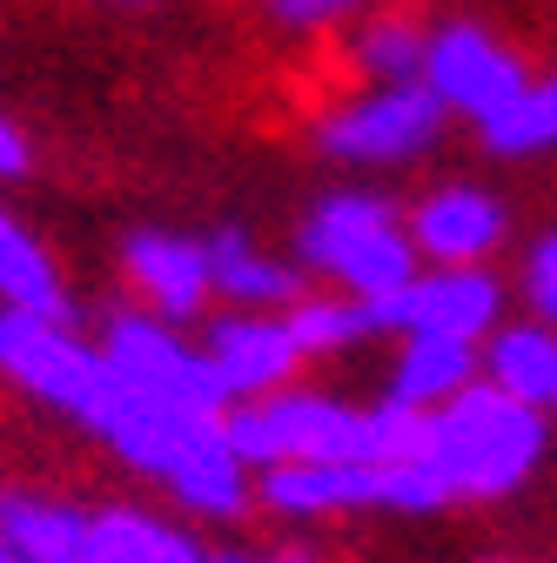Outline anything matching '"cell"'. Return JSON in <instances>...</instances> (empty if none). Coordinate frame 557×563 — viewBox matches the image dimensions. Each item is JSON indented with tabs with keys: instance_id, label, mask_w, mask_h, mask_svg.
I'll return each mask as SVG.
<instances>
[{
	"instance_id": "1",
	"label": "cell",
	"mask_w": 557,
	"mask_h": 563,
	"mask_svg": "<svg viewBox=\"0 0 557 563\" xmlns=\"http://www.w3.org/2000/svg\"><path fill=\"white\" fill-rule=\"evenodd\" d=\"M537 456H544V416L491 383H470L463 396L430 409V476L450 497H504Z\"/></svg>"
},
{
	"instance_id": "2",
	"label": "cell",
	"mask_w": 557,
	"mask_h": 563,
	"mask_svg": "<svg viewBox=\"0 0 557 563\" xmlns=\"http://www.w3.org/2000/svg\"><path fill=\"white\" fill-rule=\"evenodd\" d=\"M303 255L336 275L350 302H390L416 282V249L409 229L396 222V208L376 195H329L316 201V216L303 222Z\"/></svg>"
},
{
	"instance_id": "3",
	"label": "cell",
	"mask_w": 557,
	"mask_h": 563,
	"mask_svg": "<svg viewBox=\"0 0 557 563\" xmlns=\"http://www.w3.org/2000/svg\"><path fill=\"white\" fill-rule=\"evenodd\" d=\"M0 369L14 383H28L34 396L75 409L95 430H108L114 409H121V383L108 376L101 349H81L67 329L34 322V316H0Z\"/></svg>"
},
{
	"instance_id": "4",
	"label": "cell",
	"mask_w": 557,
	"mask_h": 563,
	"mask_svg": "<svg viewBox=\"0 0 557 563\" xmlns=\"http://www.w3.org/2000/svg\"><path fill=\"white\" fill-rule=\"evenodd\" d=\"M108 376L142 396L155 409H182V416H201V422H229V396L216 383V369H208V356H195V349H182L162 322L149 316H121L108 329V349H101Z\"/></svg>"
},
{
	"instance_id": "5",
	"label": "cell",
	"mask_w": 557,
	"mask_h": 563,
	"mask_svg": "<svg viewBox=\"0 0 557 563\" xmlns=\"http://www.w3.org/2000/svg\"><path fill=\"white\" fill-rule=\"evenodd\" d=\"M444 134V108L437 95L416 88H376L350 108H336L316 121V148L329 162H357V168H383V162H416L430 155V141Z\"/></svg>"
},
{
	"instance_id": "6",
	"label": "cell",
	"mask_w": 557,
	"mask_h": 563,
	"mask_svg": "<svg viewBox=\"0 0 557 563\" xmlns=\"http://www.w3.org/2000/svg\"><path fill=\"white\" fill-rule=\"evenodd\" d=\"M424 88L437 95L444 114H463V121L483 128V121H498V114L524 95V67H517V54H511L498 34L457 21V27H437V34H430Z\"/></svg>"
},
{
	"instance_id": "7",
	"label": "cell",
	"mask_w": 557,
	"mask_h": 563,
	"mask_svg": "<svg viewBox=\"0 0 557 563\" xmlns=\"http://www.w3.org/2000/svg\"><path fill=\"white\" fill-rule=\"evenodd\" d=\"M208 369H216L229 402H262L275 389H290V376L303 369V349L283 329V316H222L208 322Z\"/></svg>"
},
{
	"instance_id": "8",
	"label": "cell",
	"mask_w": 557,
	"mask_h": 563,
	"mask_svg": "<svg viewBox=\"0 0 557 563\" xmlns=\"http://www.w3.org/2000/svg\"><path fill=\"white\" fill-rule=\"evenodd\" d=\"M376 322L383 329H403V335H457V342H477L483 329L498 322V282L477 275V268L416 275L403 296L376 302Z\"/></svg>"
},
{
	"instance_id": "9",
	"label": "cell",
	"mask_w": 557,
	"mask_h": 563,
	"mask_svg": "<svg viewBox=\"0 0 557 563\" xmlns=\"http://www.w3.org/2000/svg\"><path fill=\"white\" fill-rule=\"evenodd\" d=\"M134 296H142L149 322H188L208 309L216 282H208V242H182V235H134L121 255Z\"/></svg>"
},
{
	"instance_id": "10",
	"label": "cell",
	"mask_w": 557,
	"mask_h": 563,
	"mask_svg": "<svg viewBox=\"0 0 557 563\" xmlns=\"http://www.w3.org/2000/svg\"><path fill=\"white\" fill-rule=\"evenodd\" d=\"M409 249L416 255H437L450 268L483 262L504 242V208L483 195V188H437L424 208H409Z\"/></svg>"
},
{
	"instance_id": "11",
	"label": "cell",
	"mask_w": 557,
	"mask_h": 563,
	"mask_svg": "<svg viewBox=\"0 0 557 563\" xmlns=\"http://www.w3.org/2000/svg\"><path fill=\"white\" fill-rule=\"evenodd\" d=\"M208 282H216V296L236 302V309H296L303 302V275L290 262H269L236 229H222L208 242Z\"/></svg>"
},
{
	"instance_id": "12",
	"label": "cell",
	"mask_w": 557,
	"mask_h": 563,
	"mask_svg": "<svg viewBox=\"0 0 557 563\" xmlns=\"http://www.w3.org/2000/svg\"><path fill=\"white\" fill-rule=\"evenodd\" d=\"M470 369H477V342H457V335H409L403 356H396V376H390V402L396 409H444L450 396L470 389Z\"/></svg>"
},
{
	"instance_id": "13",
	"label": "cell",
	"mask_w": 557,
	"mask_h": 563,
	"mask_svg": "<svg viewBox=\"0 0 557 563\" xmlns=\"http://www.w3.org/2000/svg\"><path fill=\"white\" fill-rule=\"evenodd\" d=\"M0 302H8V316H34V322H54L67 329V289L61 275L47 262V249L0 208Z\"/></svg>"
},
{
	"instance_id": "14",
	"label": "cell",
	"mask_w": 557,
	"mask_h": 563,
	"mask_svg": "<svg viewBox=\"0 0 557 563\" xmlns=\"http://www.w3.org/2000/svg\"><path fill=\"white\" fill-rule=\"evenodd\" d=\"M483 369H491V389H504L511 402H524L537 416L557 409V329H544V322L498 329Z\"/></svg>"
},
{
	"instance_id": "15",
	"label": "cell",
	"mask_w": 557,
	"mask_h": 563,
	"mask_svg": "<svg viewBox=\"0 0 557 563\" xmlns=\"http://www.w3.org/2000/svg\"><path fill=\"white\" fill-rule=\"evenodd\" d=\"M477 134H483L491 155H544V148H557V75L550 81H524V95L498 121H483Z\"/></svg>"
},
{
	"instance_id": "16",
	"label": "cell",
	"mask_w": 557,
	"mask_h": 563,
	"mask_svg": "<svg viewBox=\"0 0 557 563\" xmlns=\"http://www.w3.org/2000/svg\"><path fill=\"white\" fill-rule=\"evenodd\" d=\"M357 60L370 67L383 88H416V81H424V60H430V27H416V21H376V27H363Z\"/></svg>"
},
{
	"instance_id": "17",
	"label": "cell",
	"mask_w": 557,
	"mask_h": 563,
	"mask_svg": "<svg viewBox=\"0 0 557 563\" xmlns=\"http://www.w3.org/2000/svg\"><path fill=\"white\" fill-rule=\"evenodd\" d=\"M350 8H357V0H269V14L283 21V27H329Z\"/></svg>"
},
{
	"instance_id": "18",
	"label": "cell",
	"mask_w": 557,
	"mask_h": 563,
	"mask_svg": "<svg viewBox=\"0 0 557 563\" xmlns=\"http://www.w3.org/2000/svg\"><path fill=\"white\" fill-rule=\"evenodd\" d=\"M531 302L557 322V235L537 242V255H531Z\"/></svg>"
},
{
	"instance_id": "19",
	"label": "cell",
	"mask_w": 557,
	"mask_h": 563,
	"mask_svg": "<svg viewBox=\"0 0 557 563\" xmlns=\"http://www.w3.org/2000/svg\"><path fill=\"white\" fill-rule=\"evenodd\" d=\"M8 175H28V141H21V128L0 114V181Z\"/></svg>"
},
{
	"instance_id": "20",
	"label": "cell",
	"mask_w": 557,
	"mask_h": 563,
	"mask_svg": "<svg viewBox=\"0 0 557 563\" xmlns=\"http://www.w3.org/2000/svg\"><path fill=\"white\" fill-rule=\"evenodd\" d=\"M121 8H155V0H121Z\"/></svg>"
}]
</instances>
